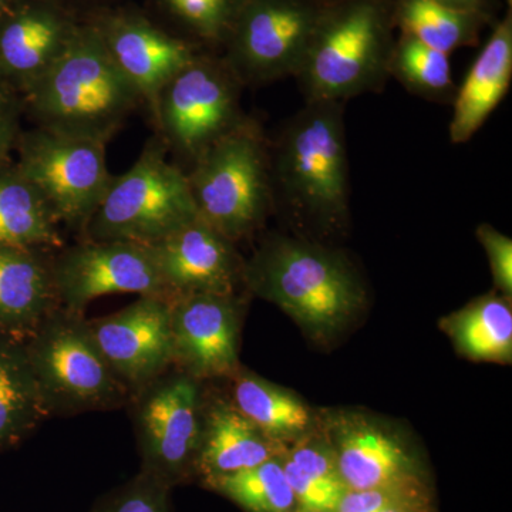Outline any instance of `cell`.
<instances>
[{"instance_id": "9", "label": "cell", "mask_w": 512, "mask_h": 512, "mask_svg": "<svg viewBox=\"0 0 512 512\" xmlns=\"http://www.w3.org/2000/svg\"><path fill=\"white\" fill-rule=\"evenodd\" d=\"M200 382L168 369L131 396L140 470L171 488L195 473L204 421Z\"/></svg>"}, {"instance_id": "11", "label": "cell", "mask_w": 512, "mask_h": 512, "mask_svg": "<svg viewBox=\"0 0 512 512\" xmlns=\"http://www.w3.org/2000/svg\"><path fill=\"white\" fill-rule=\"evenodd\" d=\"M241 86L224 60L195 56L165 84L153 110L167 143L194 163L247 120Z\"/></svg>"}, {"instance_id": "5", "label": "cell", "mask_w": 512, "mask_h": 512, "mask_svg": "<svg viewBox=\"0 0 512 512\" xmlns=\"http://www.w3.org/2000/svg\"><path fill=\"white\" fill-rule=\"evenodd\" d=\"M187 178L201 220L232 242L261 227L275 207L269 147L249 120L201 154Z\"/></svg>"}, {"instance_id": "1", "label": "cell", "mask_w": 512, "mask_h": 512, "mask_svg": "<svg viewBox=\"0 0 512 512\" xmlns=\"http://www.w3.org/2000/svg\"><path fill=\"white\" fill-rule=\"evenodd\" d=\"M242 282L313 338L338 332L365 302L362 281L348 259L305 238L266 239L245 262Z\"/></svg>"}, {"instance_id": "39", "label": "cell", "mask_w": 512, "mask_h": 512, "mask_svg": "<svg viewBox=\"0 0 512 512\" xmlns=\"http://www.w3.org/2000/svg\"><path fill=\"white\" fill-rule=\"evenodd\" d=\"M292 512H322V511H305V510H298V508H296V510H293Z\"/></svg>"}, {"instance_id": "18", "label": "cell", "mask_w": 512, "mask_h": 512, "mask_svg": "<svg viewBox=\"0 0 512 512\" xmlns=\"http://www.w3.org/2000/svg\"><path fill=\"white\" fill-rule=\"evenodd\" d=\"M512 80V12L495 20L493 32L456 90L448 134L453 144L476 136L507 96Z\"/></svg>"}, {"instance_id": "3", "label": "cell", "mask_w": 512, "mask_h": 512, "mask_svg": "<svg viewBox=\"0 0 512 512\" xmlns=\"http://www.w3.org/2000/svg\"><path fill=\"white\" fill-rule=\"evenodd\" d=\"M25 92L39 127L106 144L143 101L94 29H76L62 55Z\"/></svg>"}, {"instance_id": "20", "label": "cell", "mask_w": 512, "mask_h": 512, "mask_svg": "<svg viewBox=\"0 0 512 512\" xmlns=\"http://www.w3.org/2000/svg\"><path fill=\"white\" fill-rule=\"evenodd\" d=\"M282 450L234 404L217 402L204 413L195 474L204 481L228 476L281 456Z\"/></svg>"}, {"instance_id": "32", "label": "cell", "mask_w": 512, "mask_h": 512, "mask_svg": "<svg viewBox=\"0 0 512 512\" xmlns=\"http://www.w3.org/2000/svg\"><path fill=\"white\" fill-rule=\"evenodd\" d=\"M284 451V450H282ZM282 466L291 485L296 508L305 511L336 512L348 488L309 476L281 453Z\"/></svg>"}, {"instance_id": "17", "label": "cell", "mask_w": 512, "mask_h": 512, "mask_svg": "<svg viewBox=\"0 0 512 512\" xmlns=\"http://www.w3.org/2000/svg\"><path fill=\"white\" fill-rule=\"evenodd\" d=\"M97 32L111 59L150 106L151 113L165 84L197 56L188 43L165 35L143 20L116 19Z\"/></svg>"}, {"instance_id": "19", "label": "cell", "mask_w": 512, "mask_h": 512, "mask_svg": "<svg viewBox=\"0 0 512 512\" xmlns=\"http://www.w3.org/2000/svg\"><path fill=\"white\" fill-rule=\"evenodd\" d=\"M59 308L50 264L36 251L0 247V336L26 342Z\"/></svg>"}, {"instance_id": "7", "label": "cell", "mask_w": 512, "mask_h": 512, "mask_svg": "<svg viewBox=\"0 0 512 512\" xmlns=\"http://www.w3.org/2000/svg\"><path fill=\"white\" fill-rule=\"evenodd\" d=\"M23 343L52 414L116 409L130 399L83 315L56 309Z\"/></svg>"}, {"instance_id": "4", "label": "cell", "mask_w": 512, "mask_h": 512, "mask_svg": "<svg viewBox=\"0 0 512 512\" xmlns=\"http://www.w3.org/2000/svg\"><path fill=\"white\" fill-rule=\"evenodd\" d=\"M393 0L326 3L295 80L305 101L343 103L380 92L396 42Z\"/></svg>"}, {"instance_id": "25", "label": "cell", "mask_w": 512, "mask_h": 512, "mask_svg": "<svg viewBox=\"0 0 512 512\" xmlns=\"http://www.w3.org/2000/svg\"><path fill=\"white\" fill-rule=\"evenodd\" d=\"M443 329L468 359L511 362L512 309L507 298L483 296L444 319Z\"/></svg>"}, {"instance_id": "15", "label": "cell", "mask_w": 512, "mask_h": 512, "mask_svg": "<svg viewBox=\"0 0 512 512\" xmlns=\"http://www.w3.org/2000/svg\"><path fill=\"white\" fill-rule=\"evenodd\" d=\"M150 247L170 299L194 293H234L242 281L244 262L234 242L200 217Z\"/></svg>"}, {"instance_id": "37", "label": "cell", "mask_w": 512, "mask_h": 512, "mask_svg": "<svg viewBox=\"0 0 512 512\" xmlns=\"http://www.w3.org/2000/svg\"><path fill=\"white\" fill-rule=\"evenodd\" d=\"M382 512H414L410 510H403V508H392V510H386Z\"/></svg>"}, {"instance_id": "14", "label": "cell", "mask_w": 512, "mask_h": 512, "mask_svg": "<svg viewBox=\"0 0 512 512\" xmlns=\"http://www.w3.org/2000/svg\"><path fill=\"white\" fill-rule=\"evenodd\" d=\"M173 366L198 380L239 372V306L235 293L171 299Z\"/></svg>"}, {"instance_id": "24", "label": "cell", "mask_w": 512, "mask_h": 512, "mask_svg": "<svg viewBox=\"0 0 512 512\" xmlns=\"http://www.w3.org/2000/svg\"><path fill=\"white\" fill-rule=\"evenodd\" d=\"M393 18L399 33L446 55L477 45L484 28L495 23L490 16L448 8L434 0H393Z\"/></svg>"}, {"instance_id": "30", "label": "cell", "mask_w": 512, "mask_h": 512, "mask_svg": "<svg viewBox=\"0 0 512 512\" xmlns=\"http://www.w3.org/2000/svg\"><path fill=\"white\" fill-rule=\"evenodd\" d=\"M170 485L140 470L127 483L103 495L90 512H171Z\"/></svg>"}, {"instance_id": "38", "label": "cell", "mask_w": 512, "mask_h": 512, "mask_svg": "<svg viewBox=\"0 0 512 512\" xmlns=\"http://www.w3.org/2000/svg\"><path fill=\"white\" fill-rule=\"evenodd\" d=\"M319 2H322V3H333V2H338V0H319Z\"/></svg>"}, {"instance_id": "21", "label": "cell", "mask_w": 512, "mask_h": 512, "mask_svg": "<svg viewBox=\"0 0 512 512\" xmlns=\"http://www.w3.org/2000/svg\"><path fill=\"white\" fill-rule=\"evenodd\" d=\"M74 32L50 10L19 13L0 30V70L28 89L62 55Z\"/></svg>"}, {"instance_id": "29", "label": "cell", "mask_w": 512, "mask_h": 512, "mask_svg": "<svg viewBox=\"0 0 512 512\" xmlns=\"http://www.w3.org/2000/svg\"><path fill=\"white\" fill-rule=\"evenodd\" d=\"M245 0H164L171 13L194 35L211 45H225Z\"/></svg>"}, {"instance_id": "31", "label": "cell", "mask_w": 512, "mask_h": 512, "mask_svg": "<svg viewBox=\"0 0 512 512\" xmlns=\"http://www.w3.org/2000/svg\"><path fill=\"white\" fill-rule=\"evenodd\" d=\"M426 488L423 484L396 485L372 490H348L336 512H382L403 508L414 512H427Z\"/></svg>"}, {"instance_id": "26", "label": "cell", "mask_w": 512, "mask_h": 512, "mask_svg": "<svg viewBox=\"0 0 512 512\" xmlns=\"http://www.w3.org/2000/svg\"><path fill=\"white\" fill-rule=\"evenodd\" d=\"M234 404L266 437L284 446L298 439L312 423L308 406L288 390L249 373L234 380Z\"/></svg>"}, {"instance_id": "16", "label": "cell", "mask_w": 512, "mask_h": 512, "mask_svg": "<svg viewBox=\"0 0 512 512\" xmlns=\"http://www.w3.org/2000/svg\"><path fill=\"white\" fill-rule=\"evenodd\" d=\"M328 436L348 490L423 484L416 458L382 424L349 414L333 420Z\"/></svg>"}, {"instance_id": "12", "label": "cell", "mask_w": 512, "mask_h": 512, "mask_svg": "<svg viewBox=\"0 0 512 512\" xmlns=\"http://www.w3.org/2000/svg\"><path fill=\"white\" fill-rule=\"evenodd\" d=\"M50 269L60 308L77 315L114 293L168 298L153 249L136 242L87 239L63 251Z\"/></svg>"}, {"instance_id": "33", "label": "cell", "mask_w": 512, "mask_h": 512, "mask_svg": "<svg viewBox=\"0 0 512 512\" xmlns=\"http://www.w3.org/2000/svg\"><path fill=\"white\" fill-rule=\"evenodd\" d=\"M296 440L298 441L291 450L284 448V451H282L288 460H291L295 466L301 468L309 476L318 478V480L345 485L342 476H340L335 448H333L329 439L320 440L301 436Z\"/></svg>"}, {"instance_id": "8", "label": "cell", "mask_w": 512, "mask_h": 512, "mask_svg": "<svg viewBox=\"0 0 512 512\" xmlns=\"http://www.w3.org/2000/svg\"><path fill=\"white\" fill-rule=\"evenodd\" d=\"M15 168L59 224L83 229L113 180L106 143L42 127L23 138Z\"/></svg>"}, {"instance_id": "27", "label": "cell", "mask_w": 512, "mask_h": 512, "mask_svg": "<svg viewBox=\"0 0 512 512\" xmlns=\"http://www.w3.org/2000/svg\"><path fill=\"white\" fill-rule=\"evenodd\" d=\"M389 77L404 89L430 101H453L456 96L450 55L399 33L389 63Z\"/></svg>"}, {"instance_id": "22", "label": "cell", "mask_w": 512, "mask_h": 512, "mask_svg": "<svg viewBox=\"0 0 512 512\" xmlns=\"http://www.w3.org/2000/svg\"><path fill=\"white\" fill-rule=\"evenodd\" d=\"M49 416L25 343L0 336V451L19 446Z\"/></svg>"}, {"instance_id": "35", "label": "cell", "mask_w": 512, "mask_h": 512, "mask_svg": "<svg viewBox=\"0 0 512 512\" xmlns=\"http://www.w3.org/2000/svg\"><path fill=\"white\" fill-rule=\"evenodd\" d=\"M19 131V111L16 101L0 87V170L15 146Z\"/></svg>"}, {"instance_id": "40", "label": "cell", "mask_w": 512, "mask_h": 512, "mask_svg": "<svg viewBox=\"0 0 512 512\" xmlns=\"http://www.w3.org/2000/svg\"><path fill=\"white\" fill-rule=\"evenodd\" d=\"M0 2H3V0H0Z\"/></svg>"}, {"instance_id": "2", "label": "cell", "mask_w": 512, "mask_h": 512, "mask_svg": "<svg viewBox=\"0 0 512 512\" xmlns=\"http://www.w3.org/2000/svg\"><path fill=\"white\" fill-rule=\"evenodd\" d=\"M271 158L274 205L323 229L349 217L350 171L345 104L305 101L282 128Z\"/></svg>"}, {"instance_id": "36", "label": "cell", "mask_w": 512, "mask_h": 512, "mask_svg": "<svg viewBox=\"0 0 512 512\" xmlns=\"http://www.w3.org/2000/svg\"><path fill=\"white\" fill-rule=\"evenodd\" d=\"M448 8L467 10V12L481 13V15L490 16L495 19L497 12V0H434Z\"/></svg>"}, {"instance_id": "13", "label": "cell", "mask_w": 512, "mask_h": 512, "mask_svg": "<svg viewBox=\"0 0 512 512\" xmlns=\"http://www.w3.org/2000/svg\"><path fill=\"white\" fill-rule=\"evenodd\" d=\"M89 328L131 396L173 367L171 299L140 296L119 312L89 320Z\"/></svg>"}, {"instance_id": "6", "label": "cell", "mask_w": 512, "mask_h": 512, "mask_svg": "<svg viewBox=\"0 0 512 512\" xmlns=\"http://www.w3.org/2000/svg\"><path fill=\"white\" fill-rule=\"evenodd\" d=\"M187 173L151 143L126 173L111 180L103 200L87 222L92 241L154 245L197 220Z\"/></svg>"}, {"instance_id": "23", "label": "cell", "mask_w": 512, "mask_h": 512, "mask_svg": "<svg viewBox=\"0 0 512 512\" xmlns=\"http://www.w3.org/2000/svg\"><path fill=\"white\" fill-rule=\"evenodd\" d=\"M59 222L42 195L19 171L0 170V247L30 249L59 247Z\"/></svg>"}, {"instance_id": "34", "label": "cell", "mask_w": 512, "mask_h": 512, "mask_svg": "<svg viewBox=\"0 0 512 512\" xmlns=\"http://www.w3.org/2000/svg\"><path fill=\"white\" fill-rule=\"evenodd\" d=\"M477 238L487 252L494 285L504 293L505 298L512 295V241L507 235L488 224L477 229Z\"/></svg>"}, {"instance_id": "28", "label": "cell", "mask_w": 512, "mask_h": 512, "mask_svg": "<svg viewBox=\"0 0 512 512\" xmlns=\"http://www.w3.org/2000/svg\"><path fill=\"white\" fill-rule=\"evenodd\" d=\"M205 484L247 512L296 510L295 497L286 478L281 456L248 470L212 478Z\"/></svg>"}, {"instance_id": "10", "label": "cell", "mask_w": 512, "mask_h": 512, "mask_svg": "<svg viewBox=\"0 0 512 512\" xmlns=\"http://www.w3.org/2000/svg\"><path fill=\"white\" fill-rule=\"evenodd\" d=\"M323 8L319 0H245L225 43L228 69L252 86L295 79Z\"/></svg>"}]
</instances>
